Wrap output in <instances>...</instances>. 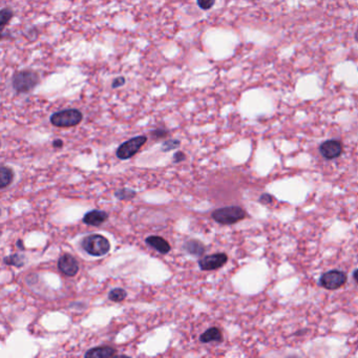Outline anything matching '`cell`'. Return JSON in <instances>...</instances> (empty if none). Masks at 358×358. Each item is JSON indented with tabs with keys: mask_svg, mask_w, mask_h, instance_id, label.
<instances>
[{
	"mask_svg": "<svg viewBox=\"0 0 358 358\" xmlns=\"http://www.w3.org/2000/svg\"><path fill=\"white\" fill-rule=\"evenodd\" d=\"M347 273L342 270H330L319 278V285L327 290H337L347 283Z\"/></svg>",
	"mask_w": 358,
	"mask_h": 358,
	"instance_id": "obj_5",
	"label": "cell"
},
{
	"mask_svg": "<svg viewBox=\"0 0 358 358\" xmlns=\"http://www.w3.org/2000/svg\"><path fill=\"white\" fill-rule=\"evenodd\" d=\"M146 141L147 137L145 136H138L136 138H132L119 146L116 155L120 160L130 159L142 148V146L146 143Z\"/></svg>",
	"mask_w": 358,
	"mask_h": 358,
	"instance_id": "obj_6",
	"label": "cell"
},
{
	"mask_svg": "<svg viewBox=\"0 0 358 358\" xmlns=\"http://www.w3.org/2000/svg\"><path fill=\"white\" fill-rule=\"evenodd\" d=\"M83 119V114L78 110H65L55 113L50 117V123L56 127H73L78 125Z\"/></svg>",
	"mask_w": 358,
	"mask_h": 358,
	"instance_id": "obj_4",
	"label": "cell"
},
{
	"mask_svg": "<svg viewBox=\"0 0 358 358\" xmlns=\"http://www.w3.org/2000/svg\"><path fill=\"white\" fill-rule=\"evenodd\" d=\"M59 270L67 277H75L79 272V263L73 255L63 254L58 260Z\"/></svg>",
	"mask_w": 358,
	"mask_h": 358,
	"instance_id": "obj_9",
	"label": "cell"
},
{
	"mask_svg": "<svg viewBox=\"0 0 358 358\" xmlns=\"http://www.w3.org/2000/svg\"><path fill=\"white\" fill-rule=\"evenodd\" d=\"M184 248L187 252L193 255H195V257H201V255L205 252V246H204L201 242L196 240H190L186 242L184 245Z\"/></svg>",
	"mask_w": 358,
	"mask_h": 358,
	"instance_id": "obj_14",
	"label": "cell"
},
{
	"mask_svg": "<svg viewBox=\"0 0 358 358\" xmlns=\"http://www.w3.org/2000/svg\"><path fill=\"white\" fill-rule=\"evenodd\" d=\"M179 145H180V141H178V140H168V141H166L163 144L162 150L163 151H169V150L177 148Z\"/></svg>",
	"mask_w": 358,
	"mask_h": 358,
	"instance_id": "obj_20",
	"label": "cell"
},
{
	"mask_svg": "<svg viewBox=\"0 0 358 358\" xmlns=\"http://www.w3.org/2000/svg\"><path fill=\"white\" fill-rule=\"evenodd\" d=\"M227 260L228 257L226 253H215L202 258L199 260V266L203 271H212L223 267Z\"/></svg>",
	"mask_w": 358,
	"mask_h": 358,
	"instance_id": "obj_8",
	"label": "cell"
},
{
	"mask_svg": "<svg viewBox=\"0 0 358 358\" xmlns=\"http://www.w3.org/2000/svg\"><path fill=\"white\" fill-rule=\"evenodd\" d=\"M196 2L202 10H209L213 6L215 0H196Z\"/></svg>",
	"mask_w": 358,
	"mask_h": 358,
	"instance_id": "obj_21",
	"label": "cell"
},
{
	"mask_svg": "<svg viewBox=\"0 0 358 358\" xmlns=\"http://www.w3.org/2000/svg\"><path fill=\"white\" fill-rule=\"evenodd\" d=\"M13 179H14L13 169L6 167V166H1V168H0V188L4 189L5 187H8L13 182Z\"/></svg>",
	"mask_w": 358,
	"mask_h": 358,
	"instance_id": "obj_15",
	"label": "cell"
},
{
	"mask_svg": "<svg viewBox=\"0 0 358 358\" xmlns=\"http://www.w3.org/2000/svg\"><path fill=\"white\" fill-rule=\"evenodd\" d=\"M81 246L89 255L102 257L110 251L111 243L103 235L91 234L84 238L81 243Z\"/></svg>",
	"mask_w": 358,
	"mask_h": 358,
	"instance_id": "obj_2",
	"label": "cell"
},
{
	"mask_svg": "<svg viewBox=\"0 0 358 358\" xmlns=\"http://www.w3.org/2000/svg\"><path fill=\"white\" fill-rule=\"evenodd\" d=\"M39 83V75L33 71H21L13 76L12 85L19 94L29 93Z\"/></svg>",
	"mask_w": 358,
	"mask_h": 358,
	"instance_id": "obj_3",
	"label": "cell"
},
{
	"mask_svg": "<svg viewBox=\"0 0 358 358\" xmlns=\"http://www.w3.org/2000/svg\"><path fill=\"white\" fill-rule=\"evenodd\" d=\"M355 40L358 42V29H357V31H356V33H355Z\"/></svg>",
	"mask_w": 358,
	"mask_h": 358,
	"instance_id": "obj_29",
	"label": "cell"
},
{
	"mask_svg": "<svg viewBox=\"0 0 358 358\" xmlns=\"http://www.w3.org/2000/svg\"><path fill=\"white\" fill-rule=\"evenodd\" d=\"M17 247L19 248V249H20V250H23V249H24V247H23V244H22V241L21 240H19L18 242H17Z\"/></svg>",
	"mask_w": 358,
	"mask_h": 358,
	"instance_id": "obj_27",
	"label": "cell"
},
{
	"mask_svg": "<svg viewBox=\"0 0 358 358\" xmlns=\"http://www.w3.org/2000/svg\"><path fill=\"white\" fill-rule=\"evenodd\" d=\"M114 195H116L119 200H130L136 195V193H133V191L129 189H121L117 190L116 193H114Z\"/></svg>",
	"mask_w": 358,
	"mask_h": 358,
	"instance_id": "obj_19",
	"label": "cell"
},
{
	"mask_svg": "<svg viewBox=\"0 0 358 358\" xmlns=\"http://www.w3.org/2000/svg\"><path fill=\"white\" fill-rule=\"evenodd\" d=\"M152 135L155 136V137H157V138H159V137H165L166 135H167V131L162 130H158L153 131Z\"/></svg>",
	"mask_w": 358,
	"mask_h": 358,
	"instance_id": "obj_25",
	"label": "cell"
},
{
	"mask_svg": "<svg viewBox=\"0 0 358 358\" xmlns=\"http://www.w3.org/2000/svg\"><path fill=\"white\" fill-rule=\"evenodd\" d=\"M319 152L327 160H334L340 158L343 152V144L340 140H327L319 146Z\"/></svg>",
	"mask_w": 358,
	"mask_h": 358,
	"instance_id": "obj_7",
	"label": "cell"
},
{
	"mask_svg": "<svg viewBox=\"0 0 358 358\" xmlns=\"http://www.w3.org/2000/svg\"><path fill=\"white\" fill-rule=\"evenodd\" d=\"M117 352L116 350L111 347H98L88 350L85 353V357H98V358H104V357H113L116 356Z\"/></svg>",
	"mask_w": 358,
	"mask_h": 358,
	"instance_id": "obj_13",
	"label": "cell"
},
{
	"mask_svg": "<svg viewBox=\"0 0 358 358\" xmlns=\"http://www.w3.org/2000/svg\"><path fill=\"white\" fill-rule=\"evenodd\" d=\"M124 83H125V79L123 78V77H118V78H117V79H114V80L113 81L112 87H113V88H117V87H120V86H122V85H124Z\"/></svg>",
	"mask_w": 358,
	"mask_h": 358,
	"instance_id": "obj_23",
	"label": "cell"
},
{
	"mask_svg": "<svg viewBox=\"0 0 358 358\" xmlns=\"http://www.w3.org/2000/svg\"><path fill=\"white\" fill-rule=\"evenodd\" d=\"M146 244L155 248L157 251L162 254H166L170 251V245L167 241H165L161 236L158 235H150L146 239Z\"/></svg>",
	"mask_w": 358,
	"mask_h": 358,
	"instance_id": "obj_11",
	"label": "cell"
},
{
	"mask_svg": "<svg viewBox=\"0 0 358 358\" xmlns=\"http://www.w3.org/2000/svg\"><path fill=\"white\" fill-rule=\"evenodd\" d=\"M223 341V334L222 331L216 328L212 327L208 330H206L204 333L200 336V342L203 343H208V342H221Z\"/></svg>",
	"mask_w": 358,
	"mask_h": 358,
	"instance_id": "obj_12",
	"label": "cell"
},
{
	"mask_svg": "<svg viewBox=\"0 0 358 358\" xmlns=\"http://www.w3.org/2000/svg\"><path fill=\"white\" fill-rule=\"evenodd\" d=\"M53 146L55 147V148H61V147L63 146V141L60 139H56L53 142Z\"/></svg>",
	"mask_w": 358,
	"mask_h": 358,
	"instance_id": "obj_26",
	"label": "cell"
},
{
	"mask_svg": "<svg viewBox=\"0 0 358 358\" xmlns=\"http://www.w3.org/2000/svg\"><path fill=\"white\" fill-rule=\"evenodd\" d=\"M185 160V153L182 152V151H178L177 153H175L174 156V162H177V163H180L182 161H184Z\"/></svg>",
	"mask_w": 358,
	"mask_h": 358,
	"instance_id": "obj_24",
	"label": "cell"
},
{
	"mask_svg": "<svg viewBox=\"0 0 358 358\" xmlns=\"http://www.w3.org/2000/svg\"><path fill=\"white\" fill-rule=\"evenodd\" d=\"M107 219L108 214L105 212H102V210H92V212H87L84 215L83 222L91 226H100L105 223Z\"/></svg>",
	"mask_w": 358,
	"mask_h": 358,
	"instance_id": "obj_10",
	"label": "cell"
},
{
	"mask_svg": "<svg viewBox=\"0 0 358 358\" xmlns=\"http://www.w3.org/2000/svg\"><path fill=\"white\" fill-rule=\"evenodd\" d=\"M353 278L355 282L358 284V269H356L354 272H353Z\"/></svg>",
	"mask_w": 358,
	"mask_h": 358,
	"instance_id": "obj_28",
	"label": "cell"
},
{
	"mask_svg": "<svg viewBox=\"0 0 358 358\" xmlns=\"http://www.w3.org/2000/svg\"><path fill=\"white\" fill-rule=\"evenodd\" d=\"M127 296V293L122 288H116V289H113L110 294H108V298H110L112 302L114 303H119L124 300Z\"/></svg>",
	"mask_w": 358,
	"mask_h": 358,
	"instance_id": "obj_16",
	"label": "cell"
},
{
	"mask_svg": "<svg viewBox=\"0 0 358 358\" xmlns=\"http://www.w3.org/2000/svg\"><path fill=\"white\" fill-rule=\"evenodd\" d=\"M3 263L5 265H10V266H14V267H18L20 268L24 265V260L22 259V257L18 254H12L10 257H6L3 260Z\"/></svg>",
	"mask_w": 358,
	"mask_h": 358,
	"instance_id": "obj_17",
	"label": "cell"
},
{
	"mask_svg": "<svg viewBox=\"0 0 358 358\" xmlns=\"http://www.w3.org/2000/svg\"><path fill=\"white\" fill-rule=\"evenodd\" d=\"M13 17V12L11 9H2L1 13H0V27L1 29H4V27L8 22L11 20V18Z\"/></svg>",
	"mask_w": 358,
	"mask_h": 358,
	"instance_id": "obj_18",
	"label": "cell"
},
{
	"mask_svg": "<svg viewBox=\"0 0 358 358\" xmlns=\"http://www.w3.org/2000/svg\"><path fill=\"white\" fill-rule=\"evenodd\" d=\"M274 201V197L269 195V194H263L259 199V202L263 205H269V204H272Z\"/></svg>",
	"mask_w": 358,
	"mask_h": 358,
	"instance_id": "obj_22",
	"label": "cell"
},
{
	"mask_svg": "<svg viewBox=\"0 0 358 358\" xmlns=\"http://www.w3.org/2000/svg\"><path fill=\"white\" fill-rule=\"evenodd\" d=\"M247 217L245 209L240 206H227L214 210L212 219L222 225H232V224L243 221Z\"/></svg>",
	"mask_w": 358,
	"mask_h": 358,
	"instance_id": "obj_1",
	"label": "cell"
}]
</instances>
